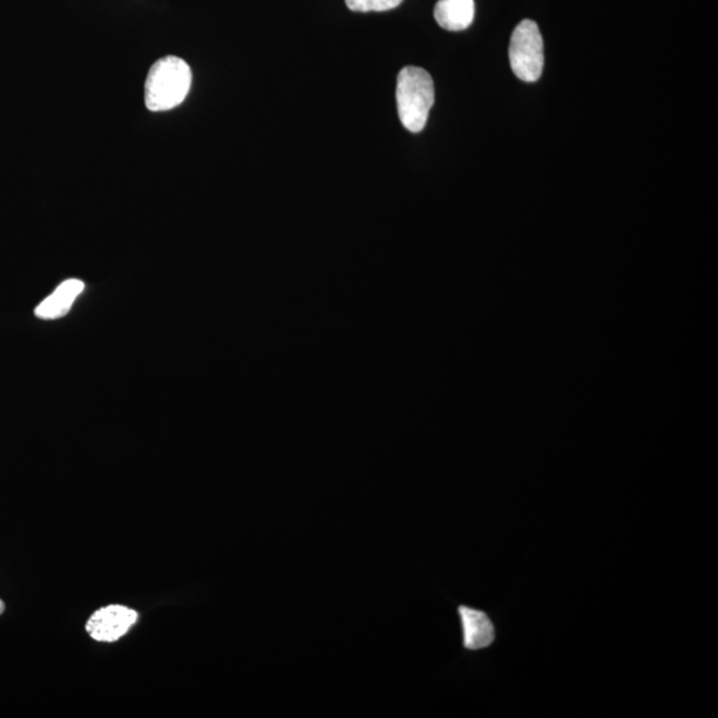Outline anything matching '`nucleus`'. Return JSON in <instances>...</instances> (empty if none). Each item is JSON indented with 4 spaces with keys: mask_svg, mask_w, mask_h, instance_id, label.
Here are the masks:
<instances>
[{
    "mask_svg": "<svg viewBox=\"0 0 718 718\" xmlns=\"http://www.w3.org/2000/svg\"><path fill=\"white\" fill-rule=\"evenodd\" d=\"M192 86V71L178 57L161 58L148 72L146 106L149 111L164 112L182 104Z\"/></svg>",
    "mask_w": 718,
    "mask_h": 718,
    "instance_id": "obj_1",
    "label": "nucleus"
},
{
    "mask_svg": "<svg viewBox=\"0 0 718 718\" xmlns=\"http://www.w3.org/2000/svg\"><path fill=\"white\" fill-rule=\"evenodd\" d=\"M436 100L430 73L419 67H406L398 74L397 106L399 119L406 130L418 133L428 123Z\"/></svg>",
    "mask_w": 718,
    "mask_h": 718,
    "instance_id": "obj_2",
    "label": "nucleus"
},
{
    "mask_svg": "<svg viewBox=\"0 0 718 718\" xmlns=\"http://www.w3.org/2000/svg\"><path fill=\"white\" fill-rule=\"evenodd\" d=\"M544 38L537 23L526 19L513 30L510 42V64L520 80L532 83L544 73Z\"/></svg>",
    "mask_w": 718,
    "mask_h": 718,
    "instance_id": "obj_3",
    "label": "nucleus"
},
{
    "mask_svg": "<svg viewBox=\"0 0 718 718\" xmlns=\"http://www.w3.org/2000/svg\"><path fill=\"white\" fill-rule=\"evenodd\" d=\"M460 628V646L465 652L478 654L489 650L498 640V627L486 609L463 605L457 606Z\"/></svg>",
    "mask_w": 718,
    "mask_h": 718,
    "instance_id": "obj_4",
    "label": "nucleus"
},
{
    "mask_svg": "<svg viewBox=\"0 0 718 718\" xmlns=\"http://www.w3.org/2000/svg\"><path fill=\"white\" fill-rule=\"evenodd\" d=\"M138 612L124 606H108L94 612L87 622V632L97 641H117L130 631Z\"/></svg>",
    "mask_w": 718,
    "mask_h": 718,
    "instance_id": "obj_5",
    "label": "nucleus"
},
{
    "mask_svg": "<svg viewBox=\"0 0 718 718\" xmlns=\"http://www.w3.org/2000/svg\"><path fill=\"white\" fill-rule=\"evenodd\" d=\"M433 17L447 31H463L473 22L476 3L473 0H439Z\"/></svg>",
    "mask_w": 718,
    "mask_h": 718,
    "instance_id": "obj_6",
    "label": "nucleus"
},
{
    "mask_svg": "<svg viewBox=\"0 0 718 718\" xmlns=\"http://www.w3.org/2000/svg\"><path fill=\"white\" fill-rule=\"evenodd\" d=\"M83 289L84 283L79 280L63 282L39 305L36 309V315L42 320H57V318L66 316Z\"/></svg>",
    "mask_w": 718,
    "mask_h": 718,
    "instance_id": "obj_7",
    "label": "nucleus"
},
{
    "mask_svg": "<svg viewBox=\"0 0 718 718\" xmlns=\"http://www.w3.org/2000/svg\"><path fill=\"white\" fill-rule=\"evenodd\" d=\"M403 0H347L349 10L355 12H383L397 9Z\"/></svg>",
    "mask_w": 718,
    "mask_h": 718,
    "instance_id": "obj_8",
    "label": "nucleus"
},
{
    "mask_svg": "<svg viewBox=\"0 0 718 718\" xmlns=\"http://www.w3.org/2000/svg\"><path fill=\"white\" fill-rule=\"evenodd\" d=\"M4 609H6L4 601L2 599H0V615H2L4 612Z\"/></svg>",
    "mask_w": 718,
    "mask_h": 718,
    "instance_id": "obj_9",
    "label": "nucleus"
}]
</instances>
